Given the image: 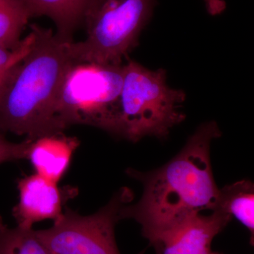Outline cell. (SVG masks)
<instances>
[{
  "mask_svg": "<svg viewBox=\"0 0 254 254\" xmlns=\"http://www.w3.org/2000/svg\"><path fill=\"white\" fill-rule=\"evenodd\" d=\"M228 214L214 210L200 213L162 237L153 244L156 254H210L212 242L232 220Z\"/></svg>",
  "mask_w": 254,
  "mask_h": 254,
  "instance_id": "ba28073f",
  "label": "cell"
},
{
  "mask_svg": "<svg viewBox=\"0 0 254 254\" xmlns=\"http://www.w3.org/2000/svg\"><path fill=\"white\" fill-rule=\"evenodd\" d=\"M186 93L170 88L166 71H153L128 60L123 64L118 136L136 142L145 136L166 138L183 122Z\"/></svg>",
  "mask_w": 254,
  "mask_h": 254,
  "instance_id": "3957f363",
  "label": "cell"
},
{
  "mask_svg": "<svg viewBox=\"0 0 254 254\" xmlns=\"http://www.w3.org/2000/svg\"><path fill=\"white\" fill-rule=\"evenodd\" d=\"M216 209L235 217L250 230L254 240V186L252 182L242 180L220 190Z\"/></svg>",
  "mask_w": 254,
  "mask_h": 254,
  "instance_id": "8fae6325",
  "label": "cell"
},
{
  "mask_svg": "<svg viewBox=\"0 0 254 254\" xmlns=\"http://www.w3.org/2000/svg\"><path fill=\"white\" fill-rule=\"evenodd\" d=\"M221 135L215 122L200 125L180 153L156 170L141 173L127 170L143 184L141 199L125 205L120 220L132 218L153 245L164 235L205 210L213 211L219 191L214 180L210 145Z\"/></svg>",
  "mask_w": 254,
  "mask_h": 254,
  "instance_id": "6da1fadb",
  "label": "cell"
},
{
  "mask_svg": "<svg viewBox=\"0 0 254 254\" xmlns=\"http://www.w3.org/2000/svg\"><path fill=\"white\" fill-rule=\"evenodd\" d=\"M0 254H52L33 229L9 227L0 216Z\"/></svg>",
  "mask_w": 254,
  "mask_h": 254,
  "instance_id": "4fadbf2b",
  "label": "cell"
},
{
  "mask_svg": "<svg viewBox=\"0 0 254 254\" xmlns=\"http://www.w3.org/2000/svg\"><path fill=\"white\" fill-rule=\"evenodd\" d=\"M34 40L33 31L23 40H21L19 46L14 50L4 49L0 47V83L4 79L6 75L14 66L27 55L31 49Z\"/></svg>",
  "mask_w": 254,
  "mask_h": 254,
  "instance_id": "5bb4252c",
  "label": "cell"
},
{
  "mask_svg": "<svg viewBox=\"0 0 254 254\" xmlns=\"http://www.w3.org/2000/svg\"><path fill=\"white\" fill-rule=\"evenodd\" d=\"M79 144L77 138L66 136L63 132L43 135L31 140L26 158L36 174L58 183L67 171Z\"/></svg>",
  "mask_w": 254,
  "mask_h": 254,
  "instance_id": "9c48e42d",
  "label": "cell"
},
{
  "mask_svg": "<svg viewBox=\"0 0 254 254\" xmlns=\"http://www.w3.org/2000/svg\"><path fill=\"white\" fill-rule=\"evenodd\" d=\"M210 254H218L213 253V252H211V253H210Z\"/></svg>",
  "mask_w": 254,
  "mask_h": 254,
  "instance_id": "e0dca14e",
  "label": "cell"
},
{
  "mask_svg": "<svg viewBox=\"0 0 254 254\" xmlns=\"http://www.w3.org/2000/svg\"><path fill=\"white\" fill-rule=\"evenodd\" d=\"M31 17L23 0H0V47L10 50L17 48L21 33Z\"/></svg>",
  "mask_w": 254,
  "mask_h": 254,
  "instance_id": "7c38bea8",
  "label": "cell"
},
{
  "mask_svg": "<svg viewBox=\"0 0 254 254\" xmlns=\"http://www.w3.org/2000/svg\"><path fill=\"white\" fill-rule=\"evenodd\" d=\"M157 0H88L81 24L86 38L71 44L77 63L123 65L138 44Z\"/></svg>",
  "mask_w": 254,
  "mask_h": 254,
  "instance_id": "277c9868",
  "label": "cell"
},
{
  "mask_svg": "<svg viewBox=\"0 0 254 254\" xmlns=\"http://www.w3.org/2000/svg\"><path fill=\"white\" fill-rule=\"evenodd\" d=\"M130 198V191L123 189L103 208L86 216L66 208L53 226L35 233L52 254H121L115 226Z\"/></svg>",
  "mask_w": 254,
  "mask_h": 254,
  "instance_id": "8992f818",
  "label": "cell"
},
{
  "mask_svg": "<svg viewBox=\"0 0 254 254\" xmlns=\"http://www.w3.org/2000/svg\"><path fill=\"white\" fill-rule=\"evenodd\" d=\"M32 17L46 16L57 27V34L72 39L73 31L81 24L83 10L88 0H23Z\"/></svg>",
  "mask_w": 254,
  "mask_h": 254,
  "instance_id": "30bf717a",
  "label": "cell"
},
{
  "mask_svg": "<svg viewBox=\"0 0 254 254\" xmlns=\"http://www.w3.org/2000/svg\"><path fill=\"white\" fill-rule=\"evenodd\" d=\"M203 1L207 11L212 16L220 14L226 9V3L224 0H203Z\"/></svg>",
  "mask_w": 254,
  "mask_h": 254,
  "instance_id": "2e32d148",
  "label": "cell"
},
{
  "mask_svg": "<svg viewBox=\"0 0 254 254\" xmlns=\"http://www.w3.org/2000/svg\"><path fill=\"white\" fill-rule=\"evenodd\" d=\"M31 29V49L0 83V130L33 140L64 131L55 106L64 73L75 61L73 40L37 24Z\"/></svg>",
  "mask_w": 254,
  "mask_h": 254,
  "instance_id": "7a4b0ae2",
  "label": "cell"
},
{
  "mask_svg": "<svg viewBox=\"0 0 254 254\" xmlns=\"http://www.w3.org/2000/svg\"><path fill=\"white\" fill-rule=\"evenodd\" d=\"M123 64L77 62L70 64L55 106L63 131L71 125H88L118 136Z\"/></svg>",
  "mask_w": 254,
  "mask_h": 254,
  "instance_id": "5b68a950",
  "label": "cell"
},
{
  "mask_svg": "<svg viewBox=\"0 0 254 254\" xmlns=\"http://www.w3.org/2000/svg\"><path fill=\"white\" fill-rule=\"evenodd\" d=\"M18 202L13 208L17 226L32 229L33 224L59 218L65 202L74 196L75 189L60 188L58 183L35 173L19 179Z\"/></svg>",
  "mask_w": 254,
  "mask_h": 254,
  "instance_id": "52a82bcc",
  "label": "cell"
},
{
  "mask_svg": "<svg viewBox=\"0 0 254 254\" xmlns=\"http://www.w3.org/2000/svg\"><path fill=\"white\" fill-rule=\"evenodd\" d=\"M31 141L26 138L21 143H13L0 133V164L26 158Z\"/></svg>",
  "mask_w": 254,
  "mask_h": 254,
  "instance_id": "9a60e30c",
  "label": "cell"
}]
</instances>
